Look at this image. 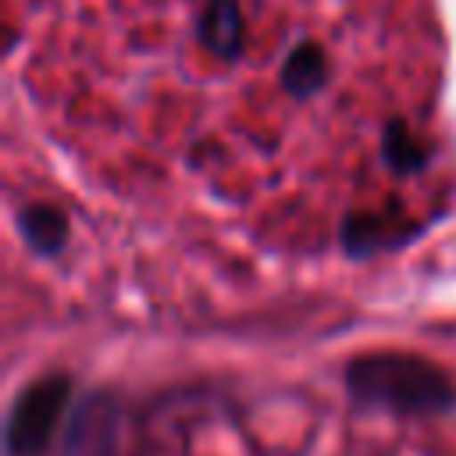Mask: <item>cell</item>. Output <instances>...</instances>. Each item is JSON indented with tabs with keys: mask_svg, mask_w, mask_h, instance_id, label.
Segmentation results:
<instances>
[{
	"mask_svg": "<svg viewBox=\"0 0 456 456\" xmlns=\"http://www.w3.org/2000/svg\"><path fill=\"white\" fill-rule=\"evenodd\" d=\"M342 381L356 406L403 417H435L456 406L452 378L417 353H360L346 363Z\"/></svg>",
	"mask_w": 456,
	"mask_h": 456,
	"instance_id": "6da1fadb",
	"label": "cell"
},
{
	"mask_svg": "<svg viewBox=\"0 0 456 456\" xmlns=\"http://www.w3.org/2000/svg\"><path fill=\"white\" fill-rule=\"evenodd\" d=\"M71 410V378L68 374H43L28 381L11 410L4 428V452L7 456H46L57 442V428Z\"/></svg>",
	"mask_w": 456,
	"mask_h": 456,
	"instance_id": "7a4b0ae2",
	"label": "cell"
},
{
	"mask_svg": "<svg viewBox=\"0 0 456 456\" xmlns=\"http://www.w3.org/2000/svg\"><path fill=\"white\" fill-rule=\"evenodd\" d=\"M420 235H424V224L417 217H410L406 210H399V207H388V210H356L338 228L342 249L353 260L403 249V246H410Z\"/></svg>",
	"mask_w": 456,
	"mask_h": 456,
	"instance_id": "3957f363",
	"label": "cell"
},
{
	"mask_svg": "<svg viewBox=\"0 0 456 456\" xmlns=\"http://www.w3.org/2000/svg\"><path fill=\"white\" fill-rule=\"evenodd\" d=\"M114 399L103 392L86 395L68 410L61 456H114Z\"/></svg>",
	"mask_w": 456,
	"mask_h": 456,
	"instance_id": "277c9868",
	"label": "cell"
},
{
	"mask_svg": "<svg viewBox=\"0 0 456 456\" xmlns=\"http://www.w3.org/2000/svg\"><path fill=\"white\" fill-rule=\"evenodd\" d=\"M196 39L207 53L221 61H235L246 43V21L239 0H203L196 14Z\"/></svg>",
	"mask_w": 456,
	"mask_h": 456,
	"instance_id": "5b68a950",
	"label": "cell"
},
{
	"mask_svg": "<svg viewBox=\"0 0 456 456\" xmlns=\"http://www.w3.org/2000/svg\"><path fill=\"white\" fill-rule=\"evenodd\" d=\"M328 75H331V64H328L324 46L314 43V39H303V43H296V46L285 53L281 71H278V82H281V89H285L292 100H310L314 93L324 89Z\"/></svg>",
	"mask_w": 456,
	"mask_h": 456,
	"instance_id": "8992f818",
	"label": "cell"
},
{
	"mask_svg": "<svg viewBox=\"0 0 456 456\" xmlns=\"http://www.w3.org/2000/svg\"><path fill=\"white\" fill-rule=\"evenodd\" d=\"M18 232L39 256H61L68 246V214L53 203H25L18 210Z\"/></svg>",
	"mask_w": 456,
	"mask_h": 456,
	"instance_id": "52a82bcc",
	"label": "cell"
},
{
	"mask_svg": "<svg viewBox=\"0 0 456 456\" xmlns=\"http://www.w3.org/2000/svg\"><path fill=\"white\" fill-rule=\"evenodd\" d=\"M381 160L392 175H417L428 164V150L403 118H392L381 132Z\"/></svg>",
	"mask_w": 456,
	"mask_h": 456,
	"instance_id": "ba28073f",
	"label": "cell"
}]
</instances>
